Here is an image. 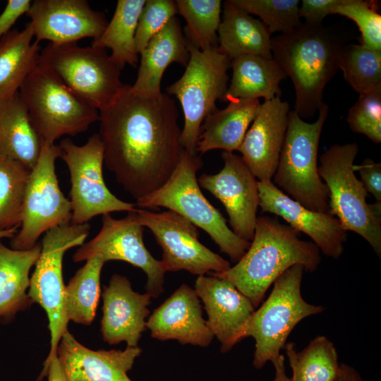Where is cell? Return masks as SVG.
<instances>
[{
	"label": "cell",
	"instance_id": "cell-1",
	"mask_svg": "<svg viewBox=\"0 0 381 381\" xmlns=\"http://www.w3.org/2000/svg\"><path fill=\"white\" fill-rule=\"evenodd\" d=\"M130 86L124 85L99 111L98 134L107 168L137 200L165 183L183 149L175 101L165 93L155 99L140 97Z\"/></svg>",
	"mask_w": 381,
	"mask_h": 381
},
{
	"label": "cell",
	"instance_id": "cell-2",
	"mask_svg": "<svg viewBox=\"0 0 381 381\" xmlns=\"http://www.w3.org/2000/svg\"><path fill=\"white\" fill-rule=\"evenodd\" d=\"M321 262L319 248L300 238V232L268 216L257 217L248 249L233 267L212 276L231 283L255 308L274 281L295 265L315 272Z\"/></svg>",
	"mask_w": 381,
	"mask_h": 381
},
{
	"label": "cell",
	"instance_id": "cell-3",
	"mask_svg": "<svg viewBox=\"0 0 381 381\" xmlns=\"http://www.w3.org/2000/svg\"><path fill=\"white\" fill-rule=\"evenodd\" d=\"M342 46L327 28L305 23L272 38V57L292 81L294 111L301 119L315 116L323 103L324 90L338 69Z\"/></svg>",
	"mask_w": 381,
	"mask_h": 381
},
{
	"label": "cell",
	"instance_id": "cell-4",
	"mask_svg": "<svg viewBox=\"0 0 381 381\" xmlns=\"http://www.w3.org/2000/svg\"><path fill=\"white\" fill-rule=\"evenodd\" d=\"M203 162L200 156L182 150L176 169L165 183L136 200L141 209L166 207L203 229L222 253L237 262L248 249L244 240L228 226L226 219L202 194L196 174Z\"/></svg>",
	"mask_w": 381,
	"mask_h": 381
},
{
	"label": "cell",
	"instance_id": "cell-5",
	"mask_svg": "<svg viewBox=\"0 0 381 381\" xmlns=\"http://www.w3.org/2000/svg\"><path fill=\"white\" fill-rule=\"evenodd\" d=\"M328 112V106L323 102L317 120L308 123L294 110L289 111L273 176L274 184L285 194L305 207L320 212H329V190L318 166L319 142Z\"/></svg>",
	"mask_w": 381,
	"mask_h": 381
},
{
	"label": "cell",
	"instance_id": "cell-6",
	"mask_svg": "<svg viewBox=\"0 0 381 381\" xmlns=\"http://www.w3.org/2000/svg\"><path fill=\"white\" fill-rule=\"evenodd\" d=\"M19 94L41 143L53 145L64 135L84 133L99 119L98 110L40 64L28 75Z\"/></svg>",
	"mask_w": 381,
	"mask_h": 381
},
{
	"label": "cell",
	"instance_id": "cell-7",
	"mask_svg": "<svg viewBox=\"0 0 381 381\" xmlns=\"http://www.w3.org/2000/svg\"><path fill=\"white\" fill-rule=\"evenodd\" d=\"M187 45L190 57L185 71L166 90L167 95L179 99L183 113L181 146L190 154H196L203 120L217 109V100H224L231 59L218 47L201 51L190 44Z\"/></svg>",
	"mask_w": 381,
	"mask_h": 381
},
{
	"label": "cell",
	"instance_id": "cell-8",
	"mask_svg": "<svg viewBox=\"0 0 381 381\" xmlns=\"http://www.w3.org/2000/svg\"><path fill=\"white\" fill-rule=\"evenodd\" d=\"M303 271L301 265H295L279 276L273 283L271 294L254 311L247 325L244 338L252 337L255 341L253 364L257 369L279 356L289 335L299 322L324 310L322 306L303 299Z\"/></svg>",
	"mask_w": 381,
	"mask_h": 381
},
{
	"label": "cell",
	"instance_id": "cell-9",
	"mask_svg": "<svg viewBox=\"0 0 381 381\" xmlns=\"http://www.w3.org/2000/svg\"><path fill=\"white\" fill-rule=\"evenodd\" d=\"M356 143L333 145L320 157L318 173L329 190V212L344 229L363 238L381 257V220L370 212L368 193L355 175Z\"/></svg>",
	"mask_w": 381,
	"mask_h": 381
},
{
	"label": "cell",
	"instance_id": "cell-10",
	"mask_svg": "<svg viewBox=\"0 0 381 381\" xmlns=\"http://www.w3.org/2000/svg\"><path fill=\"white\" fill-rule=\"evenodd\" d=\"M39 64L54 72L76 96L101 110L120 92L122 68L105 49L76 43H49L40 54Z\"/></svg>",
	"mask_w": 381,
	"mask_h": 381
},
{
	"label": "cell",
	"instance_id": "cell-11",
	"mask_svg": "<svg viewBox=\"0 0 381 381\" xmlns=\"http://www.w3.org/2000/svg\"><path fill=\"white\" fill-rule=\"evenodd\" d=\"M90 224H64L54 226L44 234L41 252L30 278L28 294L32 301L45 310L51 334L50 350L44 363L56 356L63 334L68 330L64 308L62 274L64 255L69 248L81 246L88 236Z\"/></svg>",
	"mask_w": 381,
	"mask_h": 381
},
{
	"label": "cell",
	"instance_id": "cell-12",
	"mask_svg": "<svg viewBox=\"0 0 381 381\" xmlns=\"http://www.w3.org/2000/svg\"><path fill=\"white\" fill-rule=\"evenodd\" d=\"M59 146L70 175L71 224H82L99 214L135 210V204L120 200L106 186L102 173L104 148L98 133L83 145L67 138Z\"/></svg>",
	"mask_w": 381,
	"mask_h": 381
},
{
	"label": "cell",
	"instance_id": "cell-13",
	"mask_svg": "<svg viewBox=\"0 0 381 381\" xmlns=\"http://www.w3.org/2000/svg\"><path fill=\"white\" fill-rule=\"evenodd\" d=\"M61 155L59 145L42 143L39 159L28 181L20 229L11 238V248L30 249L50 229L71 223V202L60 189L55 171L56 159Z\"/></svg>",
	"mask_w": 381,
	"mask_h": 381
},
{
	"label": "cell",
	"instance_id": "cell-14",
	"mask_svg": "<svg viewBox=\"0 0 381 381\" xmlns=\"http://www.w3.org/2000/svg\"><path fill=\"white\" fill-rule=\"evenodd\" d=\"M134 214L140 225L152 231L161 247L160 262L165 272L186 270L201 276L231 267L229 261L199 241L198 227L179 214L169 210L153 212L139 208Z\"/></svg>",
	"mask_w": 381,
	"mask_h": 381
},
{
	"label": "cell",
	"instance_id": "cell-15",
	"mask_svg": "<svg viewBox=\"0 0 381 381\" xmlns=\"http://www.w3.org/2000/svg\"><path fill=\"white\" fill-rule=\"evenodd\" d=\"M134 211L129 212L122 219H115L110 214H104L99 232L80 246L73 260L78 262L99 256L104 262H127L146 274V291L151 298H157L164 291L165 271L160 260H156L145 247L144 227L136 221Z\"/></svg>",
	"mask_w": 381,
	"mask_h": 381
},
{
	"label": "cell",
	"instance_id": "cell-16",
	"mask_svg": "<svg viewBox=\"0 0 381 381\" xmlns=\"http://www.w3.org/2000/svg\"><path fill=\"white\" fill-rule=\"evenodd\" d=\"M222 157V170L215 174H202L199 186L223 204L234 233L252 241L260 203L258 180L241 156L223 151Z\"/></svg>",
	"mask_w": 381,
	"mask_h": 381
},
{
	"label": "cell",
	"instance_id": "cell-17",
	"mask_svg": "<svg viewBox=\"0 0 381 381\" xmlns=\"http://www.w3.org/2000/svg\"><path fill=\"white\" fill-rule=\"evenodd\" d=\"M26 15L30 18L35 41L55 44L76 43L100 36L108 24L104 13L86 0H35Z\"/></svg>",
	"mask_w": 381,
	"mask_h": 381
},
{
	"label": "cell",
	"instance_id": "cell-18",
	"mask_svg": "<svg viewBox=\"0 0 381 381\" xmlns=\"http://www.w3.org/2000/svg\"><path fill=\"white\" fill-rule=\"evenodd\" d=\"M258 187L262 212L282 217L291 228L308 235L324 255L334 259L340 257L347 236L336 217L305 207L271 181H258Z\"/></svg>",
	"mask_w": 381,
	"mask_h": 381
},
{
	"label": "cell",
	"instance_id": "cell-19",
	"mask_svg": "<svg viewBox=\"0 0 381 381\" xmlns=\"http://www.w3.org/2000/svg\"><path fill=\"white\" fill-rule=\"evenodd\" d=\"M194 289L204 304L207 327L220 342L221 351L228 352L244 339L255 308L231 283L214 276H198Z\"/></svg>",
	"mask_w": 381,
	"mask_h": 381
},
{
	"label": "cell",
	"instance_id": "cell-20",
	"mask_svg": "<svg viewBox=\"0 0 381 381\" xmlns=\"http://www.w3.org/2000/svg\"><path fill=\"white\" fill-rule=\"evenodd\" d=\"M289 104L280 97L265 101L238 150L258 181H271L288 125Z\"/></svg>",
	"mask_w": 381,
	"mask_h": 381
},
{
	"label": "cell",
	"instance_id": "cell-21",
	"mask_svg": "<svg viewBox=\"0 0 381 381\" xmlns=\"http://www.w3.org/2000/svg\"><path fill=\"white\" fill-rule=\"evenodd\" d=\"M102 298L103 339L111 345L126 341L128 347L138 346L147 328V306L152 298L150 294L134 291L126 277L115 274L104 286Z\"/></svg>",
	"mask_w": 381,
	"mask_h": 381
},
{
	"label": "cell",
	"instance_id": "cell-22",
	"mask_svg": "<svg viewBox=\"0 0 381 381\" xmlns=\"http://www.w3.org/2000/svg\"><path fill=\"white\" fill-rule=\"evenodd\" d=\"M146 327L155 339H175L181 344L206 347L214 338L203 318L199 297L185 284L153 311Z\"/></svg>",
	"mask_w": 381,
	"mask_h": 381
},
{
	"label": "cell",
	"instance_id": "cell-23",
	"mask_svg": "<svg viewBox=\"0 0 381 381\" xmlns=\"http://www.w3.org/2000/svg\"><path fill=\"white\" fill-rule=\"evenodd\" d=\"M142 349L138 346L122 350H91L67 330L57 348V357L68 381H132L128 372Z\"/></svg>",
	"mask_w": 381,
	"mask_h": 381
},
{
	"label": "cell",
	"instance_id": "cell-24",
	"mask_svg": "<svg viewBox=\"0 0 381 381\" xmlns=\"http://www.w3.org/2000/svg\"><path fill=\"white\" fill-rule=\"evenodd\" d=\"M139 55L137 78L130 90L140 97L157 98L162 95L161 82L166 68L172 63L186 67L189 60L187 42L178 18H172Z\"/></svg>",
	"mask_w": 381,
	"mask_h": 381
},
{
	"label": "cell",
	"instance_id": "cell-25",
	"mask_svg": "<svg viewBox=\"0 0 381 381\" xmlns=\"http://www.w3.org/2000/svg\"><path fill=\"white\" fill-rule=\"evenodd\" d=\"M260 104L259 99H238L229 102L226 108L210 113L201 125L196 152L238 150Z\"/></svg>",
	"mask_w": 381,
	"mask_h": 381
},
{
	"label": "cell",
	"instance_id": "cell-26",
	"mask_svg": "<svg viewBox=\"0 0 381 381\" xmlns=\"http://www.w3.org/2000/svg\"><path fill=\"white\" fill-rule=\"evenodd\" d=\"M218 48L231 59L245 55L272 57L271 33L263 23L235 5L224 3Z\"/></svg>",
	"mask_w": 381,
	"mask_h": 381
},
{
	"label": "cell",
	"instance_id": "cell-27",
	"mask_svg": "<svg viewBox=\"0 0 381 381\" xmlns=\"http://www.w3.org/2000/svg\"><path fill=\"white\" fill-rule=\"evenodd\" d=\"M41 147L19 91L0 99V159L18 160L32 170L39 159Z\"/></svg>",
	"mask_w": 381,
	"mask_h": 381
},
{
	"label": "cell",
	"instance_id": "cell-28",
	"mask_svg": "<svg viewBox=\"0 0 381 381\" xmlns=\"http://www.w3.org/2000/svg\"><path fill=\"white\" fill-rule=\"evenodd\" d=\"M231 68L232 77L223 102L280 97L279 84L286 75L273 57L241 56L231 59Z\"/></svg>",
	"mask_w": 381,
	"mask_h": 381
},
{
	"label": "cell",
	"instance_id": "cell-29",
	"mask_svg": "<svg viewBox=\"0 0 381 381\" xmlns=\"http://www.w3.org/2000/svg\"><path fill=\"white\" fill-rule=\"evenodd\" d=\"M40 252L38 243L30 249L18 250L6 247L0 239V320L9 321L33 303L26 291L30 269Z\"/></svg>",
	"mask_w": 381,
	"mask_h": 381
},
{
	"label": "cell",
	"instance_id": "cell-30",
	"mask_svg": "<svg viewBox=\"0 0 381 381\" xmlns=\"http://www.w3.org/2000/svg\"><path fill=\"white\" fill-rule=\"evenodd\" d=\"M31 23L11 30L0 40V99L17 93L28 75L38 66L40 46L32 42Z\"/></svg>",
	"mask_w": 381,
	"mask_h": 381
},
{
	"label": "cell",
	"instance_id": "cell-31",
	"mask_svg": "<svg viewBox=\"0 0 381 381\" xmlns=\"http://www.w3.org/2000/svg\"><path fill=\"white\" fill-rule=\"evenodd\" d=\"M146 0H119L111 20L91 46L111 50V59L121 68L136 67L139 61L135 35L138 18Z\"/></svg>",
	"mask_w": 381,
	"mask_h": 381
},
{
	"label": "cell",
	"instance_id": "cell-32",
	"mask_svg": "<svg viewBox=\"0 0 381 381\" xmlns=\"http://www.w3.org/2000/svg\"><path fill=\"white\" fill-rule=\"evenodd\" d=\"M104 261L99 256L87 260L64 288L67 319L90 325L95 317L100 296V274Z\"/></svg>",
	"mask_w": 381,
	"mask_h": 381
},
{
	"label": "cell",
	"instance_id": "cell-33",
	"mask_svg": "<svg viewBox=\"0 0 381 381\" xmlns=\"http://www.w3.org/2000/svg\"><path fill=\"white\" fill-rule=\"evenodd\" d=\"M284 349L292 370L291 381L334 380L340 364L336 349L327 337H315L300 352L292 342Z\"/></svg>",
	"mask_w": 381,
	"mask_h": 381
},
{
	"label": "cell",
	"instance_id": "cell-34",
	"mask_svg": "<svg viewBox=\"0 0 381 381\" xmlns=\"http://www.w3.org/2000/svg\"><path fill=\"white\" fill-rule=\"evenodd\" d=\"M176 3L178 13L186 22L184 37L187 43L201 51L217 47L222 1L177 0Z\"/></svg>",
	"mask_w": 381,
	"mask_h": 381
},
{
	"label": "cell",
	"instance_id": "cell-35",
	"mask_svg": "<svg viewBox=\"0 0 381 381\" xmlns=\"http://www.w3.org/2000/svg\"><path fill=\"white\" fill-rule=\"evenodd\" d=\"M30 172L18 160L0 159V231L20 226Z\"/></svg>",
	"mask_w": 381,
	"mask_h": 381
},
{
	"label": "cell",
	"instance_id": "cell-36",
	"mask_svg": "<svg viewBox=\"0 0 381 381\" xmlns=\"http://www.w3.org/2000/svg\"><path fill=\"white\" fill-rule=\"evenodd\" d=\"M337 66L347 83L359 95L381 84V51L363 44L344 45Z\"/></svg>",
	"mask_w": 381,
	"mask_h": 381
},
{
	"label": "cell",
	"instance_id": "cell-37",
	"mask_svg": "<svg viewBox=\"0 0 381 381\" xmlns=\"http://www.w3.org/2000/svg\"><path fill=\"white\" fill-rule=\"evenodd\" d=\"M247 12L258 16L271 33H286L302 23L298 0H231Z\"/></svg>",
	"mask_w": 381,
	"mask_h": 381
},
{
	"label": "cell",
	"instance_id": "cell-38",
	"mask_svg": "<svg viewBox=\"0 0 381 381\" xmlns=\"http://www.w3.org/2000/svg\"><path fill=\"white\" fill-rule=\"evenodd\" d=\"M380 1L369 0H343L332 14L352 20L361 34V44L381 51V15Z\"/></svg>",
	"mask_w": 381,
	"mask_h": 381
},
{
	"label": "cell",
	"instance_id": "cell-39",
	"mask_svg": "<svg viewBox=\"0 0 381 381\" xmlns=\"http://www.w3.org/2000/svg\"><path fill=\"white\" fill-rule=\"evenodd\" d=\"M347 122L355 133L363 134L375 143L381 142V84L359 95L349 109Z\"/></svg>",
	"mask_w": 381,
	"mask_h": 381
},
{
	"label": "cell",
	"instance_id": "cell-40",
	"mask_svg": "<svg viewBox=\"0 0 381 381\" xmlns=\"http://www.w3.org/2000/svg\"><path fill=\"white\" fill-rule=\"evenodd\" d=\"M178 13L176 1L146 0L140 13L135 43L138 54L149 41Z\"/></svg>",
	"mask_w": 381,
	"mask_h": 381
},
{
	"label": "cell",
	"instance_id": "cell-41",
	"mask_svg": "<svg viewBox=\"0 0 381 381\" xmlns=\"http://www.w3.org/2000/svg\"><path fill=\"white\" fill-rule=\"evenodd\" d=\"M343 0H303L299 7V16L305 19V23L320 25L323 19L332 14Z\"/></svg>",
	"mask_w": 381,
	"mask_h": 381
},
{
	"label": "cell",
	"instance_id": "cell-42",
	"mask_svg": "<svg viewBox=\"0 0 381 381\" xmlns=\"http://www.w3.org/2000/svg\"><path fill=\"white\" fill-rule=\"evenodd\" d=\"M358 170L367 193L373 195L376 201H381V163L371 159H365L363 163L354 166Z\"/></svg>",
	"mask_w": 381,
	"mask_h": 381
},
{
	"label": "cell",
	"instance_id": "cell-43",
	"mask_svg": "<svg viewBox=\"0 0 381 381\" xmlns=\"http://www.w3.org/2000/svg\"><path fill=\"white\" fill-rule=\"evenodd\" d=\"M30 0H9L0 15V40L6 35L16 20L28 11Z\"/></svg>",
	"mask_w": 381,
	"mask_h": 381
},
{
	"label": "cell",
	"instance_id": "cell-44",
	"mask_svg": "<svg viewBox=\"0 0 381 381\" xmlns=\"http://www.w3.org/2000/svg\"><path fill=\"white\" fill-rule=\"evenodd\" d=\"M45 376L48 381H68L57 355L49 361L44 363V368L39 378L42 379Z\"/></svg>",
	"mask_w": 381,
	"mask_h": 381
},
{
	"label": "cell",
	"instance_id": "cell-45",
	"mask_svg": "<svg viewBox=\"0 0 381 381\" xmlns=\"http://www.w3.org/2000/svg\"><path fill=\"white\" fill-rule=\"evenodd\" d=\"M334 381H365L351 366L345 363L339 365V372Z\"/></svg>",
	"mask_w": 381,
	"mask_h": 381
},
{
	"label": "cell",
	"instance_id": "cell-46",
	"mask_svg": "<svg viewBox=\"0 0 381 381\" xmlns=\"http://www.w3.org/2000/svg\"><path fill=\"white\" fill-rule=\"evenodd\" d=\"M284 361V356L280 354L272 362L275 369V377L273 381H291V378L286 374Z\"/></svg>",
	"mask_w": 381,
	"mask_h": 381
},
{
	"label": "cell",
	"instance_id": "cell-47",
	"mask_svg": "<svg viewBox=\"0 0 381 381\" xmlns=\"http://www.w3.org/2000/svg\"><path fill=\"white\" fill-rule=\"evenodd\" d=\"M368 207L373 214L381 220V201H375L373 204H368Z\"/></svg>",
	"mask_w": 381,
	"mask_h": 381
},
{
	"label": "cell",
	"instance_id": "cell-48",
	"mask_svg": "<svg viewBox=\"0 0 381 381\" xmlns=\"http://www.w3.org/2000/svg\"><path fill=\"white\" fill-rule=\"evenodd\" d=\"M18 227H13L7 230L0 231V239L3 238H12L18 231Z\"/></svg>",
	"mask_w": 381,
	"mask_h": 381
}]
</instances>
